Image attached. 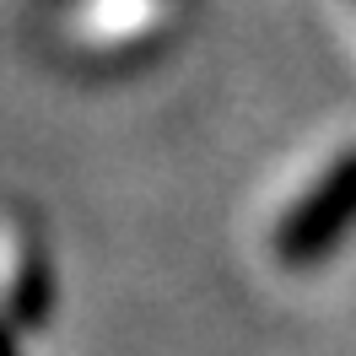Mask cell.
<instances>
[{
  "instance_id": "obj_1",
  "label": "cell",
  "mask_w": 356,
  "mask_h": 356,
  "mask_svg": "<svg viewBox=\"0 0 356 356\" xmlns=\"http://www.w3.org/2000/svg\"><path fill=\"white\" fill-rule=\"evenodd\" d=\"M356 232V146L340 152L313 178L308 189L291 200V211L275 222V259L291 270H313L330 254H340V243Z\"/></svg>"
},
{
  "instance_id": "obj_2",
  "label": "cell",
  "mask_w": 356,
  "mask_h": 356,
  "mask_svg": "<svg viewBox=\"0 0 356 356\" xmlns=\"http://www.w3.org/2000/svg\"><path fill=\"white\" fill-rule=\"evenodd\" d=\"M54 313V270L38 227L22 211H0V318L11 330H44Z\"/></svg>"
},
{
  "instance_id": "obj_3",
  "label": "cell",
  "mask_w": 356,
  "mask_h": 356,
  "mask_svg": "<svg viewBox=\"0 0 356 356\" xmlns=\"http://www.w3.org/2000/svg\"><path fill=\"white\" fill-rule=\"evenodd\" d=\"M162 27H178V0H92L70 38L87 54H146L162 44Z\"/></svg>"
},
{
  "instance_id": "obj_4",
  "label": "cell",
  "mask_w": 356,
  "mask_h": 356,
  "mask_svg": "<svg viewBox=\"0 0 356 356\" xmlns=\"http://www.w3.org/2000/svg\"><path fill=\"white\" fill-rule=\"evenodd\" d=\"M0 356H22V330H11L6 318H0Z\"/></svg>"
}]
</instances>
